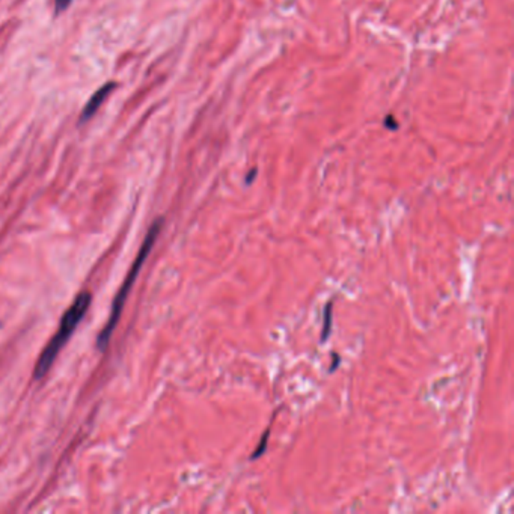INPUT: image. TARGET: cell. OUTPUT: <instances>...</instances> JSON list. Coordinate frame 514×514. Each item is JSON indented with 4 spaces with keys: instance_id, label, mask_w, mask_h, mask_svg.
<instances>
[{
    "instance_id": "52a82bcc",
    "label": "cell",
    "mask_w": 514,
    "mask_h": 514,
    "mask_svg": "<svg viewBox=\"0 0 514 514\" xmlns=\"http://www.w3.org/2000/svg\"><path fill=\"white\" fill-rule=\"evenodd\" d=\"M334 358H335V363H332L330 371H335V370L338 368V365H339V356H338V354H334Z\"/></svg>"
},
{
    "instance_id": "3957f363",
    "label": "cell",
    "mask_w": 514,
    "mask_h": 514,
    "mask_svg": "<svg viewBox=\"0 0 514 514\" xmlns=\"http://www.w3.org/2000/svg\"><path fill=\"white\" fill-rule=\"evenodd\" d=\"M115 86H116L115 82H107L103 85L98 91L94 92V96L89 98L88 103H86V106L82 110L81 118H78V124L81 125L86 124L94 115L98 112V109L103 106V103L106 101L109 94L115 89Z\"/></svg>"
},
{
    "instance_id": "7a4b0ae2",
    "label": "cell",
    "mask_w": 514,
    "mask_h": 514,
    "mask_svg": "<svg viewBox=\"0 0 514 514\" xmlns=\"http://www.w3.org/2000/svg\"><path fill=\"white\" fill-rule=\"evenodd\" d=\"M91 300H92L91 292L83 291L76 297L73 305L68 308L67 312L64 314V317H62L61 320L56 334H54V336L52 338V341L47 344V347L43 350L41 356H39V359L36 362L35 371H34V378H36V381L43 378L47 373H49V370L52 368L53 362L56 361L61 349L65 345V343L71 338V335H73V332L78 326V323H81L82 319L85 317V314L88 312L89 306H91Z\"/></svg>"
},
{
    "instance_id": "6da1fadb",
    "label": "cell",
    "mask_w": 514,
    "mask_h": 514,
    "mask_svg": "<svg viewBox=\"0 0 514 514\" xmlns=\"http://www.w3.org/2000/svg\"><path fill=\"white\" fill-rule=\"evenodd\" d=\"M162 228H163V217H159L151 226H149L148 233L145 235V240H144V243H142V246L138 252V257H136V259H134L130 272L127 273V276H125V279L122 282L120 291L116 292V297L114 299L112 308H110V317L107 320V324L105 326V329L101 330V334L97 338V349H100L101 352H105L107 349L110 338H112L114 330L118 326V321H120V317L122 314V308L125 305V300H127L129 292H130L131 287L134 286V281H136L140 268L147 261L149 252H151V249L154 246V243L157 242V239H159V234L162 231Z\"/></svg>"
},
{
    "instance_id": "5b68a950",
    "label": "cell",
    "mask_w": 514,
    "mask_h": 514,
    "mask_svg": "<svg viewBox=\"0 0 514 514\" xmlns=\"http://www.w3.org/2000/svg\"><path fill=\"white\" fill-rule=\"evenodd\" d=\"M268 436H270V425H268V429L266 430V433L263 434V438L259 439V444H258V448L255 449V453L252 454L250 460H257V458H259L261 456H263L266 453V448H267V440H268Z\"/></svg>"
},
{
    "instance_id": "8992f818",
    "label": "cell",
    "mask_w": 514,
    "mask_h": 514,
    "mask_svg": "<svg viewBox=\"0 0 514 514\" xmlns=\"http://www.w3.org/2000/svg\"><path fill=\"white\" fill-rule=\"evenodd\" d=\"M71 2H73V0H54V12L56 14L64 12L71 5Z\"/></svg>"
},
{
    "instance_id": "277c9868",
    "label": "cell",
    "mask_w": 514,
    "mask_h": 514,
    "mask_svg": "<svg viewBox=\"0 0 514 514\" xmlns=\"http://www.w3.org/2000/svg\"><path fill=\"white\" fill-rule=\"evenodd\" d=\"M332 305H334V300L326 305V310H324V328H323V335H321V341H326L330 335V329H332Z\"/></svg>"
}]
</instances>
